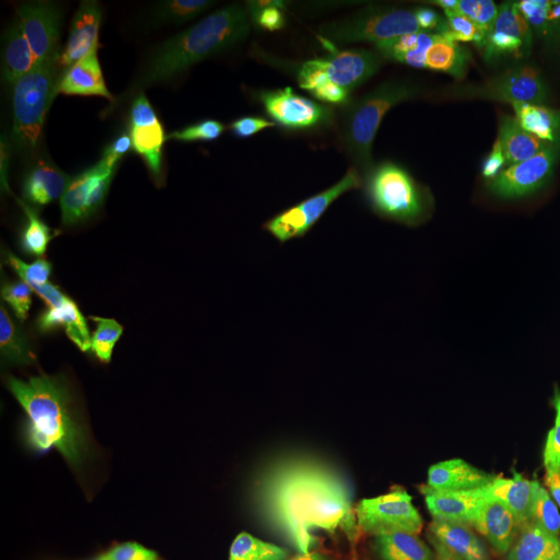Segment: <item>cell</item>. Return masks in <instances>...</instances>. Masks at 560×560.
<instances>
[{
  "label": "cell",
  "instance_id": "7a4b0ae2",
  "mask_svg": "<svg viewBox=\"0 0 560 560\" xmlns=\"http://www.w3.org/2000/svg\"><path fill=\"white\" fill-rule=\"evenodd\" d=\"M117 120H94L25 168L23 279L42 307H62L80 289L94 222L113 187Z\"/></svg>",
  "mask_w": 560,
  "mask_h": 560
},
{
  "label": "cell",
  "instance_id": "e0dca14e",
  "mask_svg": "<svg viewBox=\"0 0 560 560\" xmlns=\"http://www.w3.org/2000/svg\"><path fill=\"white\" fill-rule=\"evenodd\" d=\"M534 229L560 252V179L525 180L515 189Z\"/></svg>",
  "mask_w": 560,
  "mask_h": 560
},
{
  "label": "cell",
  "instance_id": "52a82bcc",
  "mask_svg": "<svg viewBox=\"0 0 560 560\" xmlns=\"http://www.w3.org/2000/svg\"><path fill=\"white\" fill-rule=\"evenodd\" d=\"M189 94L175 110L148 127L120 150L113 187L140 191H198L229 206V196L214 179Z\"/></svg>",
  "mask_w": 560,
  "mask_h": 560
},
{
  "label": "cell",
  "instance_id": "7c38bea8",
  "mask_svg": "<svg viewBox=\"0 0 560 560\" xmlns=\"http://www.w3.org/2000/svg\"><path fill=\"white\" fill-rule=\"evenodd\" d=\"M451 254L441 243L430 240L402 241L395 247L376 252L360 261H349L332 270V280L358 282H423L442 272Z\"/></svg>",
  "mask_w": 560,
  "mask_h": 560
},
{
  "label": "cell",
  "instance_id": "9a60e30c",
  "mask_svg": "<svg viewBox=\"0 0 560 560\" xmlns=\"http://www.w3.org/2000/svg\"><path fill=\"white\" fill-rule=\"evenodd\" d=\"M550 249L548 243H538L517 233H488L467 241L460 247L459 256L471 275L497 277L521 261L550 254Z\"/></svg>",
  "mask_w": 560,
  "mask_h": 560
},
{
  "label": "cell",
  "instance_id": "5bb4252c",
  "mask_svg": "<svg viewBox=\"0 0 560 560\" xmlns=\"http://www.w3.org/2000/svg\"><path fill=\"white\" fill-rule=\"evenodd\" d=\"M11 527H15L42 560H98L104 546V527L92 517H75L52 527L21 502L9 504Z\"/></svg>",
  "mask_w": 560,
  "mask_h": 560
},
{
  "label": "cell",
  "instance_id": "4fadbf2b",
  "mask_svg": "<svg viewBox=\"0 0 560 560\" xmlns=\"http://www.w3.org/2000/svg\"><path fill=\"white\" fill-rule=\"evenodd\" d=\"M502 44L536 62L560 60V2H497Z\"/></svg>",
  "mask_w": 560,
  "mask_h": 560
},
{
  "label": "cell",
  "instance_id": "2e32d148",
  "mask_svg": "<svg viewBox=\"0 0 560 560\" xmlns=\"http://www.w3.org/2000/svg\"><path fill=\"white\" fill-rule=\"evenodd\" d=\"M264 295V279L260 266H243L240 272L208 300L203 310V322L219 335H237V326L245 314Z\"/></svg>",
  "mask_w": 560,
  "mask_h": 560
},
{
  "label": "cell",
  "instance_id": "8992f818",
  "mask_svg": "<svg viewBox=\"0 0 560 560\" xmlns=\"http://www.w3.org/2000/svg\"><path fill=\"white\" fill-rule=\"evenodd\" d=\"M203 42V18L196 2H164L152 23L131 94L120 106L117 131L136 140L148 127L198 92L196 73Z\"/></svg>",
  "mask_w": 560,
  "mask_h": 560
},
{
  "label": "cell",
  "instance_id": "30bf717a",
  "mask_svg": "<svg viewBox=\"0 0 560 560\" xmlns=\"http://www.w3.org/2000/svg\"><path fill=\"white\" fill-rule=\"evenodd\" d=\"M44 418L55 434V444L40 469V494L44 502L60 511L83 515L92 506L96 490L120 463L102 457L88 442L83 441L69 416L42 405Z\"/></svg>",
  "mask_w": 560,
  "mask_h": 560
},
{
  "label": "cell",
  "instance_id": "5b68a950",
  "mask_svg": "<svg viewBox=\"0 0 560 560\" xmlns=\"http://www.w3.org/2000/svg\"><path fill=\"white\" fill-rule=\"evenodd\" d=\"M260 221L264 295L291 324L314 370L326 365V252L287 185L275 189Z\"/></svg>",
  "mask_w": 560,
  "mask_h": 560
},
{
  "label": "cell",
  "instance_id": "ffe728a7",
  "mask_svg": "<svg viewBox=\"0 0 560 560\" xmlns=\"http://www.w3.org/2000/svg\"><path fill=\"white\" fill-rule=\"evenodd\" d=\"M42 560V559H40Z\"/></svg>",
  "mask_w": 560,
  "mask_h": 560
},
{
  "label": "cell",
  "instance_id": "ac0fdd59",
  "mask_svg": "<svg viewBox=\"0 0 560 560\" xmlns=\"http://www.w3.org/2000/svg\"><path fill=\"white\" fill-rule=\"evenodd\" d=\"M525 459L538 465L541 471L560 488V425L532 442L525 451Z\"/></svg>",
  "mask_w": 560,
  "mask_h": 560
},
{
  "label": "cell",
  "instance_id": "3957f363",
  "mask_svg": "<svg viewBox=\"0 0 560 560\" xmlns=\"http://www.w3.org/2000/svg\"><path fill=\"white\" fill-rule=\"evenodd\" d=\"M235 335H219L203 322L154 353L120 397L122 446L148 453L177 441L208 409Z\"/></svg>",
  "mask_w": 560,
  "mask_h": 560
},
{
  "label": "cell",
  "instance_id": "6da1fadb",
  "mask_svg": "<svg viewBox=\"0 0 560 560\" xmlns=\"http://www.w3.org/2000/svg\"><path fill=\"white\" fill-rule=\"evenodd\" d=\"M501 52L492 9L467 7L423 25L312 94L245 196L256 198L301 171L342 161L402 120L457 101L492 78Z\"/></svg>",
  "mask_w": 560,
  "mask_h": 560
},
{
  "label": "cell",
  "instance_id": "d6986e66",
  "mask_svg": "<svg viewBox=\"0 0 560 560\" xmlns=\"http://www.w3.org/2000/svg\"><path fill=\"white\" fill-rule=\"evenodd\" d=\"M13 324H15V289L2 287V363H4V374L11 381H18V370H15V358H13Z\"/></svg>",
  "mask_w": 560,
  "mask_h": 560
},
{
  "label": "cell",
  "instance_id": "ba28073f",
  "mask_svg": "<svg viewBox=\"0 0 560 560\" xmlns=\"http://www.w3.org/2000/svg\"><path fill=\"white\" fill-rule=\"evenodd\" d=\"M141 355L108 328L80 320L50 351L44 370L46 397L57 411L78 416L122 397Z\"/></svg>",
  "mask_w": 560,
  "mask_h": 560
},
{
  "label": "cell",
  "instance_id": "9c48e42d",
  "mask_svg": "<svg viewBox=\"0 0 560 560\" xmlns=\"http://www.w3.org/2000/svg\"><path fill=\"white\" fill-rule=\"evenodd\" d=\"M75 122L60 96L38 48L27 42L11 65L4 102V150L11 164L27 168L44 152L59 145Z\"/></svg>",
  "mask_w": 560,
  "mask_h": 560
},
{
  "label": "cell",
  "instance_id": "8fae6325",
  "mask_svg": "<svg viewBox=\"0 0 560 560\" xmlns=\"http://www.w3.org/2000/svg\"><path fill=\"white\" fill-rule=\"evenodd\" d=\"M432 2L423 0H335L310 13L303 42L310 48H365L420 20Z\"/></svg>",
  "mask_w": 560,
  "mask_h": 560
},
{
  "label": "cell",
  "instance_id": "277c9868",
  "mask_svg": "<svg viewBox=\"0 0 560 560\" xmlns=\"http://www.w3.org/2000/svg\"><path fill=\"white\" fill-rule=\"evenodd\" d=\"M125 23L102 2L44 7L30 42L59 85L75 127L119 119L120 50Z\"/></svg>",
  "mask_w": 560,
  "mask_h": 560
}]
</instances>
